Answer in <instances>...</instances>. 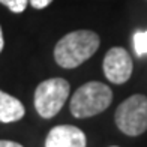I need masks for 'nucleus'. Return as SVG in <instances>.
I'll list each match as a JSON object with an SVG mask.
<instances>
[{"label": "nucleus", "instance_id": "nucleus-1", "mask_svg": "<svg viewBox=\"0 0 147 147\" xmlns=\"http://www.w3.org/2000/svg\"><path fill=\"white\" fill-rule=\"evenodd\" d=\"M101 39L92 30L71 32L57 42L54 48V59L62 68H77L95 54Z\"/></svg>", "mask_w": 147, "mask_h": 147}, {"label": "nucleus", "instance_id": "nucleus-7", "mask_svg": "<svg viewBox=\"0 0 147 147\" xmlns=\"http://www.w3.org/2000/svg\"><path fill=\"white\" fill-rule=\"evenodd\" d=\"M24 113L26 110L21 101H18L17 98L0 90V122L3 123L18 122L20 119H23Z\"/></svg>", "mask_w": 147, "mask_h": 147}, {"label": "nucleus", "instance_id": "nucleus-6", "mask_svg": "<svg viewBox=\"0 0 147 147\" xmlns=\"http://www.w3.org/2000/svg\"><path fill=\"white\" fill-rule=\"evenodd\" d=\"M86 144L84 132L71 125L54 126L45 140V147H86Z\"/></svg>", "mask_w": 147, "mask_h": 147}, {"label": "nucleus", "instance_id": "nucleus-3", "mask_svg": "<svg viewBox=\"0 0 147 147\" xmlns=\"http://www.w3.org/2000/svg\"><path fill=\"white\" fill-rule=\"evenodd\" d=\"M69 83L63 78L45 80L35 90V108L44 119H51L62 110L69 96Z\"/></svg>", "mask_w": 147, "mask_h": 147}, {"label": "nucleus", "instance_id": "nucleus-9", "mask_svg": "<svg viewBox=\"0 0 147 147\" xmlns=\"http://www.w3.org/2000/svg\"><path fill=\"white\" fill-rule=\"evenodd\" d=\"M0 3L5 5L9 11L15 12V14H20L23 12L29 5V0H0Z\"/></svg>", "mask_w": 147, "mask_h": 147}, {"label": "nucleus", "instance_id": "nucleus-4", "mask_svg": "<svg viewBox=\"0 0 147 147\" xmlns=\"http://www.w3.org/2000/svg\"><path fill=\"white\" fill-rule=\"evenodd\" d=\"M116 125L129 137L141 135L147 131V96L134 95L123 101L116 110Z\"/></svg>", "mask_w": 147, "mask_h": 147}, {"label": "nucleus", "instance_id": "nucleus-10", "mask_svg": "<svg viewBox=\"0 0 147 147\" xmlns=\"http://www.w3.org/2000/svg\"><path fill=\"white\" fill-rule=\"evenodd\" d=\"M51 2H53V0H29V3H30L35 9H44V8H47V6H48Z\"/></svg>", "mask_w": 147, "mask_h": 147}, {"label": "nucleus", "instance_id": "nucleus-8", "mask_svg": "<svg viewBox=\"0 0 147 147\" xmlns=\"http://www.w3.org/2000/svg\"><path fill=\"white\" fill-rule=\"evenodd\" d=\"M134 48L138 57L147 54V30L134 33Z\"/></svg>", "mask_w": 147, "mask_h": 147}, {"label": "nucleus", "instance_id": "nucleus-12", "mask_svg": "<svg viewBox=\"0 0 147 147\" xmlns=\"http://www.w3.org/2000/svg\"><path fill=\"white\" fill-rule=\"evenodd\" d=\"M3 45H5V41H3V32H2V27H0V53L3 50Z\"/></svg>", "mask_w": 147, "mask_h": 147}, {"label": "nucleus", "instance_id": "nucleus-13", "mask_svg": "<svg viewBox=\"0 0 147 147\" xmlns=\"http://www.w3.org/2000/svg\"><path fill=\"white\" fill-rule=\"evenodd\" d=\"M111 147H117V146H111Z\"/></svg>", "mask_w": 147, "mask_h": 147}, {"label": "nucleus", "instance_id": "nucleus-11", "mask_svg": "<svg viewBox=\"0 0 147 147\" xmlns=\"http://www.w3.org/2000/svg\"><path fill=\"white\" fill-rule=\"evenodd\" d=\"M0 147H23L15 141H9V140H0Z\"/></svg>", "mask_w": 147, "mask_h": 147}, {"label": "nucleus", "instance_id": "nucleus-2", "mask_svg": "<svg viewBox=\"0 0 147 147\" xmlns=\"http://www.w3.org/2000/svg\"><path fill=\"white\" fill-rule=\"evenodd\" d=\"M113 101V92L99 81H90L80 87L71 99L69 108L74 117L86 119L105 111Z\"/></svg>", "mask_w": 147, "mask_h": 147}, {"label": "nucleus", "instance_id": "nucleus-5", "mask_svg": "<svg viewBox=\"0 0 147 147\" xmlns=\"http://www.w3.org/2000/svg\"><path fill=\"white\" fill-rule=\"evenodd\" d=\"M102 68L105 77L111 83L123 84L131 78L134 65L128 51L122 47H114V48H110L107 51Z\"/></svg>", "mask_w": 147, "mask_h": 147}]
</instances>
